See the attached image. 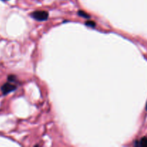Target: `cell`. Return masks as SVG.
Listing matches in <instances>:
<instances>
[{"label": "cell", "instance_id": "cell-1", "mask_svg": "<svg viewBox=\"0 0 147 147\" xmlns=\"http://www.w3.org/2000/svg\"><path fill=\"white\" fill-rule=\"evenodd\" d=\"M32 17L37 21H45L48 18V13L45 11H35L31 14Z\"/></svg>", "mask_w": 147, "mask_h": 147}, {"label": "cell", "instance_id": "cell-2", "mask_svg": "<svg viewBox=\"0 0 147 147\" xmlns=\"http://www.w3.org/2000/svg\"><path fill=\"white\" fill-rule=\"evenodd\" d=\"M16 88H17L16 86L11 84V83H4V84L1 86V92H2L3 94L6 95L9 93L10 92L14 91V90H16Z\"/></svg>", "mask_w": 147, "mask_h": 147}, {"label": "cell", "instance_id": "cell-3", "mask_svg": "<svg viewBox=\"0 0 147 147\" xmlns=\"http://www.w3.org/2000/svg\"><path fill=\"white\" fill-rule=\"evenodd\" d=\"M135 146H142V147H147V136L144 137L141 139L140 141H136L135 143Z\"/></svg>", "mask_w": 147, "mask_h": 147}, {"label": "cell", "instance_id": "cell-4", "mask_svg": "<svg viewBox=\"0 0 147 147\" xmlns=\"http://www.w3.org/2000/svg\"><path fill=\"white\" fill-rule=\"evenodd\" d=\"M78 14L79 16H80V17H84V18H89V17H90V16H89L87 13L85 12V11H79L78 12Z\"/></svg>", "mask_w": 147, "mask_h": 147}, {"label": "cell", "instance_id": "cell-5", "mask_svg": "<svg viewBox=\"0 0 147 147\" xmlns=\"http://www.w3.org/2000/svg\"><path fill=\"white\" fill-rule=\"evenodd\" d=\"M86 25H87L88 27H96V23H95L93 21H87L86 22Z\"/></svg>", "mask_w": 147, "mask_h": 147}, {"label": "cell", "instance_id": "cell-6", "mask_svg": "<svg viewBox=\"0 0 147 147\" xmlns=\"http://www.w3.org/2000/svg\"><path fill=\"white\" fill-rule=\"evenodd\" d=\"M16 80V77L14 76H9L8 77V80L9 82H13Z\"/></svg>", "mask_w": 147, "mask_h": 147}, {"label": "cell", "instance_id": "cell-7", "mask_svg": "<svg viewBox=\"0 0 147 147\" xmlns=\"http://www.w3.org/2000/svg\"><path fill=\"white\" fill-rule=\"evenodd\" d=\"M146 111H147V103H146Z\"/></svg>", "mask_w": 147, "mask_h": 147}, {"label": "cell", "instance_id": "cell-8", "mask_svg": "<svg viewBox=\"0 0 147 147\" xmlns=\"http://www.w3.org/2000/svg\"><path fill=\"white\" fill-rule=\"evenodd\" d=\"M3 1H7V0H3Z\"/></svg>", "mask_w": 147, "mask_h": 147}]
</instances>
